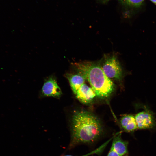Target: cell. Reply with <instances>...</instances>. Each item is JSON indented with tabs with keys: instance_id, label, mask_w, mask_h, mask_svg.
<instances>
[{
	"instance_id": "3",
	"label": "cell",
	"mask_w": 156,
	"mask_h": 156,
	"mask_svg": "<svg viewBox=\"0 0 156 156\" xmlns=\"http://www.w3.org/2000/svg\"><path fill=\"white\" fill-rule=\"evenodd\" d=\"M100 62L104 72L108 78L122 80L123 71L116 55H105Z\"/></svg>"
},
{
	"instance_id": "6",
	"label": "cell",
	"mask_w": 156,
	"mask_h": 156,
	"mask_svg": "<svg viewBox=\"0 0 156 156\" xmlns=\"http://www.w3.org/2000/svg\"><path fill=\"white\" fill-rule=\"evenodd\" d=\"M75 95L77 99L84 104L91 102L96 96L92 88L84 83L79 89Z\"/></svg>"
},
{
	"instance_id": "12",
	"label": "cell",
	"mask_w": 156,
	"mask_h": 156,
	"mask_svg": "<svg viewBox=\"0 0 156 156\" xmlns=\"http://www.w3.org/2000/svg\"><path fill=\"white\" fill-rule=\"evenodd\" d=\"M107 156H120L112 148L108 154Z\"/></svg>"
},
{
	"instance_id": "15",
	"label": "cell",
	"mask_w": 156,
	"mask_h": 156,
	"mask_svg": "<svg viewBox=\"0 0 156 156\" xmlns=\"http://www.w3.org/2000/svg\"><path fill=\"white\" fill-rule=\"evenodd\" d=\"M126 156H128L126 155Z\"/></svg>"
},
{
	"instance_id": "13",
	"label": "cell",
	"mask_w": 156,
	"mask_h": 156,
	"mask_svg": "<svg viewBox=\"0 0 156 156\" xmlns=\"http://www.w3.org/2000/svg\"><path fill=\"white\" fill-rule=\"evenodd\" d=\"M156 5V0H150Z\"/></svg>"
},
{
	"instance_id": "1",
	"label": "cell",
	"mask_w": 156,
	"mask_h": 156,
	"mask_svg": "<svg viewBox=\"0 0 156 156\" xmlns=\"http://www.w3.org/2000/svg\"><path fill=\"white\" fill-rule=\"evenodd\" d=\"M71 137L69 147L82 143H91L97 140L103 129L99 120L87 111L80 110L74 114L71 123Z\"/></svg>"
},
{
	"instance_id": "10",
	"label": "cell",
	"mask_w": 156,
	"mask_h": 156,
	"mask_svg": "<svg viewBox=\"0 0 156 156\" xmlns=\"http://www.w3.org/2000/svg\"><path fill=\"white\" fill-rule=\"evenodd\" d=\"M124 5L134 7H138L142 4L144 0H119Z\"/></svg>"
},
{
	"instance_id": "4",
	"label": "cell",
	"mask_w": 156,
	"mask_h": 156,
	"mask_svg": "<svg viewBox=\"0 0 156 156\" xmlns=\"http://www.w3.org/2000/svg\"><path fill=\"white\" fill-rule=\"evenodd\" d=\"M143 110L135 116L138 128L151 129L156 126V121L154 113L146 106L142 107Z\"/></svg>"
},
{
	"instance_id": "2",
	"label": "cell",
	"mask_w": 156,
	"mask_h": 156,
	"mask_svg": "<svg viewBox=\"0 0 156 156\" xmlns=\"http://www.w3.org/2000/svg\"><path fill=\"white\" fill-rule=\"evenodd\" d=\"M72 66L83 76L98 97L104 98L109 96L114 90V85L104 72L97 62L84 61L72 64Z\"/></svg>"
},
{
	"instance_id": "8",
	"label": "cell",
	"mask_w": 156,
	"mask_h": 156,
	"mask_svg": "<svg viewBox=\"0 0 156 156\" xmlns=\"http://www.w3.org/2000/svg\"><path fill=\"white\" fill-rule=\"evenodd\" d=\"M65 76L68 79L73 93L76 94V92L86 80L84 77L78 73L73 74L67 73Z\"/></svg>"
},
{
	"instance_id": "11",
	"label": "cell",
	"mask_w": 156,
	"mask_h": 156,
	"mask_svg": "<svg viewBox=\"0 0 156 156\" xmlns=\"http://www.w3.org/2000/svg\"><path fill=\"white\" fill-rule=\"evenodd\" d=\"M101 152V150L99 148H98L92 151L90 153H87L86 155L81 156H88L90 155L93 154H99ZM62 156H74L70 155H63Z\"/></svg>"
},
{
	"instance_id": "5",
	"label": "cell",
	"mask_w": 156,
	"mask_h": 156,
	"mask_svg": "<svg viewBox=\"0 0 156 156\" xmlns=\"http://www.w3.org/2000/svg\"><path fill=\"white\" fill-rule=\"evenodd\" d=\"M43 94L45 96L59 98L62 91L54 77H50L44 83L42 88Z\"/></svg>"
},
{
	"instance_id": "9",
	"label": "cell",
	"mask_w": 156,
	"mask_h": 156,
	"mask_svg": "<svg viewBox=\"0 0 156 156\" xmlns=\"http://www.w3.org/2000/svg\"><path fill=\"white\" fill-rule=\"evenodd\" d=\"M120 123L122 127L127 132L133 131L138 129L135 116L132 114L124 115L120 120Z\"/></svg>"
},
{
	"instance_id": "14",
	"label": "cell",
	"mask_w": 156,
	"mask_h": 156,
	"mask_svg": "<svg viewBox=\"0 0 156 156\" xmlns=\"http://www.w3.org/2000/svg\"><path fill=\"white\" fill-rule=\"evenodd\" d=\"M103 1H108L110 0H100Z\"/></svg>"
},
{
	"instance_id": "7",
	"label": "cell",
	"mask_w": 156,
	"mask_h": 156,
	"mask_svg": "<svg viewBox=\"0 0 156 156\" xmlns=\"http://www.w3.org/2000/svg\"><path fill=\"white\" fill-rule=\"evenodd\" d=\"M128 143L127 141L122 139L120 133L114 136L111 148L120 156H122L127 153Z\"/></svg>"
}]
</instances>
